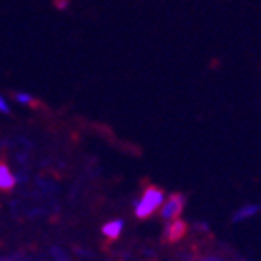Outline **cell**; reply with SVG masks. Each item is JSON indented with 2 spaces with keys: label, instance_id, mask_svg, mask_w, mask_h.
<instances>
[{
  "label": "cell",
  "instance_id": "3",
  "mask_svg": "<svg viewBox=\"0 0 261 261\" xmlns=\"http://www.w3.org/2000/svg\"><path fill=\"white\" fill-rule=\"evenodd\" d=\"M17 185L15 175L11 174V170L8 168V164L0 163V191H11Z\"/></svg>",
  "mask_w": 261,
  "mask_h": 261
},
{
  "label": "cell",
  "instance_id": "8",
  "mask_svg": "<svg viewBox=\"0 0 261 261\" xmlns=\"http://www.w3.org/2000/svg\"><path fill=\"white\" fill-rule=\"evenodd\" d=\"M0 114H11L10 105H8V101L2 95H0Z\"/></svg>",
  "mask_w": 261,
  "mask_h": 261
},
{
  "label": "cell",
  "instance_id": "5",
  "mask_svg": "<svg viewBox=\"0 0 261 261\" xmlns=\"http://www.w3.org/2000/svg\"><path fill=\"white\" fill-rule=\"evenodd\" d=\"M123 231V220L116 218V220H110L103 226V235L109 237V239H118Z\"/></svg>",
  "mask_w": 261,
  "mask_h": 261
},
{
  "label": "cell",
  "instance_id": "7",
  "mask_svg": "<svg viewBox=\"0 0 261 261\" xmlns=\"http://www.w3.org/2000/svg\"><path fill=\"white\" fill-rule=\"evenodd\" d=\"M13 97H15L17 103L27 105V107H34V105H36V97H32V95H28V93H24V92H15Z\"/></svg>",
  "mask_w": 261,
  "mask_h": 261
},
{
  "label": "cell",
  "instance_id": "1",
  "mask_svg": "<svg viewBox=\"0 0 261 261\" xmlns=\"http://www.w3.org/2000/svg\"><path fill=\"white\" fill-rule=\"evenodd\" d=\"M164 203V191L159 187H147L142 198L135 203V215L138 218H147L151 217L153 213L161 209Z\"/></svg>",
  "mask_w": 261,
  "mask_h": 261
},
{
  "label": "cell",
  "instance_id": "4",
  "mask_svg": "<svg viewBox=\"0 0 261 261\" xmlns=\"http://www.w3.org/2000/svg\"><path fill=\"white\" fill-rule=\"evenodd\" d=\"M187 231V224L181 222V220H172L168 228H166V239L170 243H175V241H179Z\"/></svg>",
  "mask_w": 261,
  "mask_h": 261
},
{
  "label": "cell",
  "instance_id": "6",
  "mask_svg": "<svg viewBox=\"0 0 261 261\" xmlns=\"http://www.w3.org/2000/svg\"><path fill=\"white\" fill-rule=\"evenodd\" d=\"M261 211V205H257V203H250V205H243L239 209V211L233 215V222H243V220H246V218L254 217V215H257V213Z\"/></svg>",
  "mask_w": 261,
  "mask_h": 261
},
{
  "label": "cell",
  "instance_id": "2",
  "mask_svg": "<svg viewBox=\"0 0 261 261\" xmlns=\"http://www.w3.org/2000/svg\"><path fill=\"white\" fill-rule=\"evenodd\" d=\"M185 207V196L183 194H172L168 200L161 205V217L164 220H177Z\"/></svg>",
  "mask_w": 261,
  "mask_h": 261
}]
</instances>
